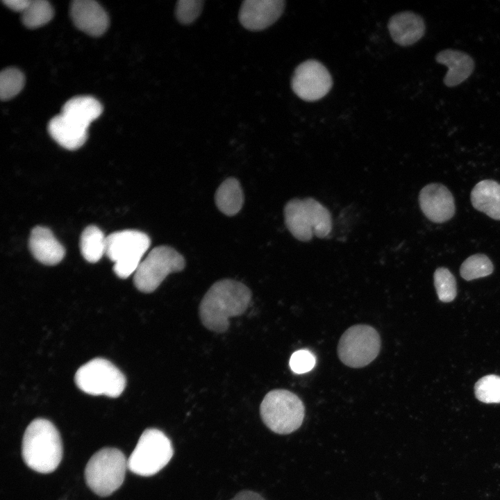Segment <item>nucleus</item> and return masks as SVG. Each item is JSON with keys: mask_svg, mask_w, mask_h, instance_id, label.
Masks as SVG:
<instances>
[{"mask_svg": "<svg viewBox=\"0 0 500 500\" xmlns=\"http://www.w3.org/2000/svg\"><path fill=\"white\" fill-rule=\"evenodd\" d=\"M251 290L242 282L223 279L215 282L202 298L199 314L203 325L215 333L229 328V318L242 315L251 300Z\"/></svg>", "mask_w": 500, "mask_h": 500, "instance_id": "obj_1", "label": "nucleus"}, {"mask_svg": "<svg viewBox=\"0 0 500 500\" xmlns=\"http://www.w3.org/2000/svg\"><path fill=\"white\" fill-rule=\"evenodd\" d=\"M22 453L28 467L40 473L53 472L62 456V445L56 426L45 419H35L27 426Z\"/></svg>", "mask_w": 500, "mask_h": 500, "instance_id": "obj_2", "label": "nucleus"}, {"mask_svg": "<svg viewBox=\"0 0 500 500\" xmlns=\"http://www.w3.org/2000/svg\"><path fill=\"white\" fill-rule=\"evenodd\" d=\"M264 424L278 434H288L297 430L303 421L305 408L294 393L283 389L269 391L260 406Z\"/></svg>", "mask_w": 500, "mask_h": 500, "instance_id": "obj_3", "label": "nucleus"}, {"mask_svg": "<svg viewBox=\"0 0 500 500\" xmlns=\"http://www.w3.org/2000/svg\"><path fill=\"white\" fill-rule=\"evenodd\" d=\"M128 460L117 449L106 447L97 451L85 469L88 486L97 494L106 497L123 483Z\"/></svg>", "mask_w": 500, "mask_h": 500, "instance_id": "obj_4", "label": "nucleus"}, {"mask_svg": "<svg viewBox=\"0 0 500 500\" xmlns=\"http://www.w3.org/2000/svg\"><path fill=\"white\" fill-rule=\"evenodd\" d=\"M150 244L149 237L137 230L119 231L108 235L106 255L114 262L115 274L126 278L135 273Z\"/></svg>", "mask_w": 500, "mask_h": 500, "instance_id": "obj_5", "label": "nucleus"}, {"mask_svg": "<svg viewBox=\"0 0 500 500\" xmlns=\"http://www.w3.org/2000/svg\"><path fill=\"white\" fill-rule=\"evenodd\" d=\"M173 453L172 442L163 432L147 428L128 459V469L142 476L154 475L168 464Z\"/></svg>", "mask_w": 500, "mask_h": 500, "instance_id": "obj_6", "label": "nucleus"}, {"mask_svg": "<svg viewBox=\"0 0 500 500\" xmlns=\"http://www.w3.org/2000/svg\"><path fill=\"white\" fill-rule=\"evenodd\" d=\"M185 266L183 256L174 248L156 247L140 263L134 273V285L140 292H153L169 274L181 272Z\"/></svg>", "mask_w": 500, "mask_h": 500, "instance_id": "obj_7", "label": "nucleus"}, {"mask_svg": "<svg viewBox=\"0 0 500 500\" xmlns=\"http://www.w3.org/2000/svg\"><path fill=\"white\" fill-rule=\"evenodd\" d=\"M78 388L92 395L117 397L126 386V378L112 362L94 358L82 365L75 374Z\"/></svg>", "mask_w": 500, "mask_h": 500, "instance_id": "obj_8", "label": "nucleus"}, {"mask_svg": "<svg viewBox=\"0 0 500 500\" xmlns=\"http://www.w3.org/2000/svg\"><path fill=\"white\" fill-rule=\"evenodd\" d=\"M381 338L371 326L358 324L349 327L341 336L338 345L340 360L353 368L369 365L378 356Z\"/></svg>", "mask_w": 500, "mask_h": 500, "instance_id": "obj_9", "label": "nucleus"}, {"mask_svg": "<svg viewBox=\"0 0 500 500\" xmlns=\"http://www.w3.org/2000/svg\"><path fill=\"white\" fill-rule=\"evenodd\" d=\"M332 85L328 70L316 60H308L299 65L291 81L293 92L307 101L322 99L330 91Z\"/></svg>", "mask_w": 500, "mask_h": 500, "instance_id": "obj_10", "label": "nucleus"}, {"mask_svg": "<svg viewBox=\"0 0 500 500\" xmlns=\"http://www.w3.org/2000/svg\"><path fill=\"white\" fill-rule=\"evenodd\" d=\"M419 203L424 215L435 223L447 222L455 214L453 197L441 183H430L424 186L419 194Z\"/></svg>", "mask_w": 500, "mask_h": 500, "instance_id": "obj_11", "label": "nucleus"}, {"mask_svg": "<svg viewBox=\"0 0 500 500\" xmlns=\"http://www.w3.org/2000/svg\"><path fill=\"white\" fill-rule=\"evenodd\" d=\"M284 8L283 0H246L241 5L239 20L249 31H261L274 24Z\"/></svg>", "mask_w": 500, "mask_h": 500, "instance_id": "obj_12", "label": "nucleus"}, {"mask_svg": "<svg viewBox=\"0 0 500 500\" xmlns=\"http://www.w3.org/2000/svg\"><path fill=\"white\" fill-rule=\"evenodd\" d=\"M72 19L77 28L94 37L103 34L109 24L104 9L93 0H75L70 6Z\"/></svg>", "mask_w": 500, "mask_h": 500, "instance_id": "obj_13", "label": "nucleus"}, {"mask_svg": "<svg viewBox=\"0 0 500 500\" xmlns=\"http://www.w3.org/2000/svg\"><path fill=\"white\" fill-rule=\"evenodd\" d=\"M29 248L35 258L47 265L59 263L65 254V248L52 231L44 226L33 228L29 238Z\"/></svg>", "mask_w": 500, "mask_h": 500, "instance_id": "obj_14", "label": "nucleus"}, {"mask_svg": "<svg viewBox=\"0 0 500 500\" xmlns=\"http://www.w3.org/2000/svg\"><path fill=\"white\" fill-rule=\"evenodd\" d=\"M388 29L394 42L406 47L415 44L424 36L425 24L419 15L405 11L390 18Z\"/></svg>", "mask_w": 500, "mask_h": 500, "instance_id": "obj_15", "label": "nucleus"}, {"mask_svg": "<svg viewBox=\"0 0 500 500\" xmlns=\"http://www.w3.org/2000/svg\"><path fill=\"white\" fill-rule=\"evenodd\" d=\"M435 60L448 69L444 78V83L448 87H454L465 81L474 69L472 57L457 50H443L436 55Z\"/></svg>", "mask_w": 500, "mask_h": 500, "instance_id": "obj_16", "label": "nucleus"}, {"mask_svg": "<svg viewBox=\"0 0 500 500\" xmlns=\"http://www.w3.org/2000/svg\"><path fill=\"white\" fill-rule=\"evenodd\" d=\"M48 131L58 144L69 150L80 148L88 138L87 128L78 125L61 114L53 117L49 121Z\"/></svg>", "mask_w": 500, "mask_h": 500, "instance_id": "obj_17", "label": "nucleus"}, {"mask_svg": "<svg viewBox=\"0 0 500 500\" xmlns=\"http://www.w3.org/2000/svg\"><path fill=\"white\" fill-rule=\"evenodd\" d=\"M103 112L101 103L90 96H78L69 99L60 114L78 125L88 129L92 122Z\"/></svg>", "mask_w": 500, "mask_h": 500, "instance_id": "obj_18", "label": "nucleus"}, {"mask_svg": "<svg viewBox=\"0 0 500 500\" xmlns=\"http://www.w3.org/2000/svg\"><path fill=\"white\" fill-rule=\"evenodd\" d=\"M285 224L291 234L301 242L310 241L314 233L303 199H292L284 207Z\"/></svg>", "mask_w": 500, "mask_h": 500, "instance_id": "obj_19", "label": "nucleus"}, {"mask_svg": "<svg viewBox=\"0 0 500 500\" xmlns=\"http://www.w3.org/2000/svg\"><path fill=\"white\" fill-rule=\"evenodd\" d=\"M471 202L475 209L500 220V183L488 179L478 182L471 192Z\"/></svg>", "mask_w": 500, "mask_h": 500, "instance_id": "obj_20", "label": "nucleus"}, {"mask_svg": "<svg viewBox=\"0 0 500 500\" xmlns=\"http://www.w3.org/2000/svg\"><path fill=\"white\" fill-rule=\"evenodd\" d=\"M215 201L218 209L224 215H236L244 203V195L240 182L235 178H226L217 188Z\"/></svg>", "mask_w": 500, "mask_h": 500, "instance_id": "obj_21", "label": "nucleus"}, {"mask_svg": "<svg viewBox=\"0 0 500 500\" xmlns=\"http://www.w3.org/2000/svg\"><path fill=\"white\" fill-rule=\"evenodd\" d=\"M106 237L94 225L86 227L80 240V249L83 257L90 262H96L106 254Z\"/></svg>", "mask_w": 500, "mask_h": 500, "instance_id": "obj_22", "label": "nucleus"}, {"mask_svg": "<svg viewBox=\"0 0 500 500\" xmlns=\"http://www.w3.org/2000/svg\"><path fill=\"white\" fill-rule=\"evenodd\" d=\"M309 213L313 233L319 238L328 236L332 229V219L329 210L312 197L303 199Z\"/></svg>", "mask_w": 500, "mask_h": 500, "instance_id": "obj_23", "label": "nucleus"}, {"mask_svg": "<svg viewBox=\"0 0 500 500\" xmlns=\"http://www.w3.org/2000/svg\"><path fill=\"white\" fill-rule=\"evenodd\" d=\"M22 21L28 28H37L49 22L53 16L51 4L45 0H31L21 13Z\"/></svg>", "mask_w": 500, "mask_h": 500, "instance_id": "obj_24", "label": "nucleus"}, {"mask_svg": "<svg viewBox=\"0 0 500 500\" xmlns=\"http://www.w3.org/2000/svg\"><path fill=\"white\" fill-rule=\"evenodd\" d=\"M494 266L490 259L482 253H476L468 257L461 265L460 276L466 281L485 277L490 275Z\"/></svg>", "mask_w": 500, "mask_h": 500, "instance_id": "obj_25", "label": "nucleus"}, {"mask_svg": "<svg viewBox=\"0 0 500 500\" xmlns=\"http://www.w3.org/2000/svg\"><path fill=\"white\" fill-rule=\"evenodd\" d=\"M24 76L16 68H7L0 74V98L6 101L16 96L23 88Z\"/></svg>", "mask_w": 500, "mask_h": 500, "instance_id": "obj_26", "label": "nucleus"}, {"mask_svg": "<svg viewBox=\"0 0 500 500\" xmlns=\"http://www.w3.org/2000/svg\"><path fill=\"white\" fill-rule=\"evenodd\" d=\"M476 399L485 403H500V376L490 374L480 378L474 385Z\"/></svg>", "mask_w": 500, "mask_h": 500, "instance_id": "obj_27", "label": "nucleus"}, {"mask_svg": "<svg viewBox=\"0 0 500 500\" xmlns=\"http://www.w3.org/2000/svg\"><path fill=\"white\" fill-rule=\"evenodd\" d=\"M433 278L438 299L442 302L452 301L457 294L454 276L448 269L439 267L435 271Z\"/></svg>", "mask_w": 500, "mask_h": 500, "instance_id": "obj_28", "label": "nucleus"}, {"mask_svg": "<svg viewBox=\"0 0 500 500\" xmlns=\"http://www.w3.org/2000/svg\"><path fill=\"white\" fill-rule=\"evenodd\" d=\"M201 0H181L177 1L175 14L178 21L183 24L193 22L199 15L203 7Z\"/></svg>", "mask_w": 500, "mask_h": 500, "instance_id": "obj_29", "label": "nucleus"}, {"mask_svg": "<svg viewBox=\"0 0 500 500\" xmlns=\"http://www.w3.org/2000/svg\"><path fill=\"white\" fill-rule=\"evenodd\" d=\"M314 354L307 349H300L292 353L289 365L292 372L303 374L310 371L315 365Z\"/></svg>", "mask_w": 500, "mask_h": 500, "instance_id": "obj_30", "label": "nucleus"}, {"mask_svg": "<svg viewBox=\"0 0 500 500\" xmlns=\"http://www.w3.org/2000/svg\"><path fill=\"white\" fill-rule=\"evenodd\" d=\"M31 0H3L2 2L12 10L22 12L28 6Z\"/></svg>", "mask_w": 500, "mask_h": 500, "instance_id": "obj_31", "label": "nucleus"}, {"mask_svg": "<svg viewBox=\"0 0 500 500\" xmlns=\"http://www.w3.org/2000/svg\"><path fill=\"white\" fill-rule=\"evenodd\" d=\"M231 500H265L259 494L249 490L242 491L237 494Z\"/></svg>", "mask_w": 500, "mask_h": 500, "instance_id": "obj_32", "label": "nucleus"}]
</instances>
